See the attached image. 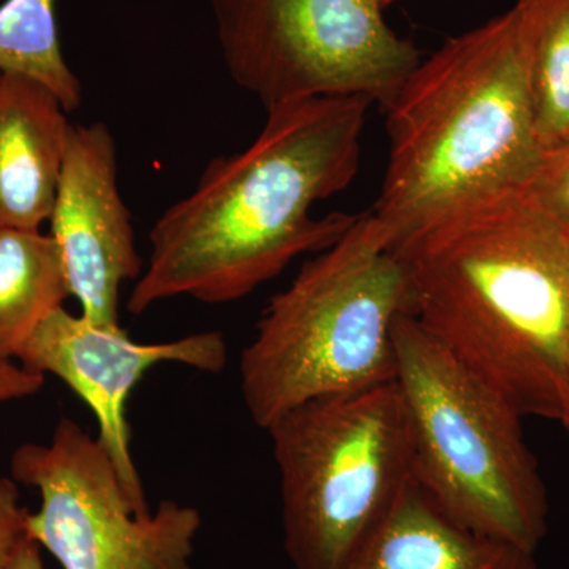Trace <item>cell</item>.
<instances>
[{"mask_svg": "<svg viewBox=\"0 0 569 569\" xmlns=\"http://www.w3.org/2000/svg\"><path fill=\"white\" fill-rule=\"evenodd\" d=\"M10 477L39 490L26 531L63 569H193L200 511L164 500L138 518L107 449L73 419H59L50 445L14 449Z\"/></svg>", "mask_w": 569, "mask_h": 569, "instance_id": "cell-8", "label": "cell"}, {"mask_svg": "<svg viewBox=\"0 0 569 569\" xmlns=\"http://www.w3.org/2000/svg\"><path fill=\"white\" fill-rule=\"evenodd\" d=\"M538 10L539 0H516L445 41L385 104L388 167L370 216L392 250L456 213L522 194L537 174Z\"/></svg>", "mask_w": 569, "mask_h": 569, "instance_id": "cell-3", "label": "cell"}, {"mask_svg": "<svg viewBox=\"0 0 569 569\" xmlns=\"http://www.w3.org/2000/svg\"><path fill=\"white\" fill-rule=\"evenodd\" d=\"M7 569H44L40 546L31 538L26 539Z\"/></svg>", "mask_w": 569, "mask_h": 569, "instance_id": "cell-19", "label": "cell"}, {"mask_svg": "<svg viewBox=\"0 0 569 569\" xmlns=\"http://www.w3.org/2000/svg\"><path fill=\"white\" fill-rule=\"evenodd\" d=\"M403 312L406 269L370 212L361 213L261 313L239 361L249 417L266 430L309 400L395 381Z\"/></svg>", "mask_w": 569, "mask_h": 569, "instance_id": "cell-4", "label": "cell"}, {"mask_svg": "<svg viewBox=\"0 0 569 569\" xmlns=\"http://www.w3.org/2000/svg\"><path fill=\"white\" fill-rule=\"evenodd\" d=\"M559 422L563 425L565 429L569 432V361H568V380L567 391H565L563 407H561V415Z\"/></svg>", "mask_w": 569, "mask_h": 569, "instance_id": "cell-20", "label": "cell"}, {"mask_svg": "<svg viewBox=\"0 0 569 569\" xmlns=\"http://www.w3.org/2000/svg\"><path fill=\"white\" fill-rule=\"evenodd\" d=\"M231 80L266 111L318 97L385 107L422 61L380 0H211Z\"/></svg>", "mask_w": 569, "mask_h": 569, "instance_id": "cell-7", "label": "cell"}, {"mask_svg": "<svg viewBox=\"0 0 569 569\" xmlns=\"http://www.w3.org/2000/svg\"><path fill=\"white\" fill-rule=\"evenodd\" d=\"M17 361L44 377H58L91 408L99 425L97 438L114 463L127 500L138 518H148L152 512L130 451L129 397L149 370L164 362L222 372L228 346L219 331L163 343L134 342L119 325L92 323L61 307L33 332Z\"/></svg>", "mask_w": 569, "mask_h": 569, "instance_id": "cell-9", "label": "cell"}, {"mask_svg": "<svg viewBox=\"0 0 569 569\" xmlns=\"http://www.w3.org/2000/svg\"><path fill=\"white\" fill-rule=\"evenodd\" d=\"M392 2H396V0H380L381 7H383V9H387V7L391 6Z\"/></svg>", "mask_w": 569, "mask_h": 569, "instance_id": "cell-21", "label": "cell"}, {"mask_svg": "<svg viewBox=\"0 0 569 569\" xmlns=\"http://www.w3.org/2000/svg\"><path fill=\"white\" fill-rule=\"evenodd\" d=\"M70 298L51 234L0 230V358L14 359L39 326Z\"/></svg>", "mask_w": 569, "mask_h": 569, "instance_id": "cell-13", "label": "cell"}, {"mask_svg": "<svg viewBox=\"0 0 569 569\" xmlns=\"http://www.w3.org/2000/svg\"><path fill=\"white\" fill-rule=\"evenodd\" d=\"M50 223L81 316L118 326L121 284L140 279L144 268L119 192L118 149L104 123H71Z\"/></svg>", "mask_w": 569, "mask_h": 569, "instance_id": "cell-10", "label": "cell"}, {"mask_svg": "<svg viewBox=\"0 0 569 569\" xmlns=\"http://www.w3.org/2000/svg\"><path fill=\"white\" fill-rule=\"evenodd\" d=\"M346 569H538L535 553L448 518L417 479Z\"/></svg>", "mask_w": 569, "mask_h": 569, "instance_id": "cell-12", "label": "cell"}, {"mask_svg": "<svg viewBox=\"0 0 569 569\" xmlns=\"http://www.w3.org/2000/svg\"><path fill=\"white\" fill-rule=\"evenodd\" d=\"M530 86L542 151L563 148L569 144V0H539Z\"/></svg>", "mask_w": 569, "mask_h": 569, "instance_id": "cell-15", "label": "cell"}, {"mask_svg": "<svg viewBox=\"0 0 569 569\" xmlns=\"http://www.w3.org/2000/svg\"><path fill=\"white\" fill-rule=\"evenodd\" d=\"M395 348L418 485L466 529L537 552L548 489L522 417L410 312L397 317Z\"/></svg>", "mask_w": 569, "mask_h": 569, "instance_id": "cell-5", "label": "cell"}, {"mask_svg": "<svg viewBox=\"0 0 569 569\" xmlns=\"http://www.w3.org/2000/svg\"><path fill=\"white\" fill-rule=\"evenodd\" d=\"M522 197L569 224V144L545 153Z\"/></svg>", "mask_w": 569, "mask_h": 569, "instance_id": "cell-16", "label": "cell"}, {"mask_svg": "<svg viewBox=\"0 0 569 569\" xmlns=\"http://www.w3.org/2000/svg\"><path fill=\"white\" fill-rule=\"evenodd\" d=\"M370 107L366 97H318L266 111L257 140L213 159L153 223L129 312L182 296L228 305L336 244L361 213L316 217L312 206L353 182Z\"/></svg>", "mask_w": 569, "mask_h": 569, "instance_id": "cell-1", "label": "cell"}, {"mask_svg": "<svg viewBox=\"0 0 569 569\" xmlns=\"http://www.w3.org/2000/svg\"><path fill=\"white\" fill-rule=\"evenodd\" d=\"M395 252L418 323L520 417L559 421L569 224L515 194L448 217Z\"/></svg>", "mask_w": 569, "mask_h": 569, "instance_id": "cell-2", "label": "cell"}, {"mask_svg": "<svg viewBox=\"0 0 569 569\" xmlns=\"http://www.w3.org/2000/svg\"><path fill=\"white\" fill-rule=\"evenodd\" d=\"M71 123L40 82L0 73V230L50 222Z\"/></svg>", "mask_w": 569, "mask_h": 569, "instance_id": "cell-11", "label": "cell"}, {"mask_svg": "<svg viewBox=\"0 0 569 569\" xmlns=\"http://www.w3.org/2000/svg\"><path fill=\"white\" fill-rule=\"evenodd\" d=\"M0 73L40 82L67 112L80 107L81 82L62 54L56 0H7L0 6Z\"/></svg>", "mask_w": 569, "mask_h": 569, "instance_id": "cell-14", "label": "cell"}, {"mask_svg": "<svg viewBox=\"0 0 569 569\" xmlns=\"http://www.w3.org/2000/svg\"><path fill=\"white\" fill-rule=\"evenodd\" d=\"M29 509L20 505V489L13 478H0V569H7L17 550L28 539Z\"/></svg>", "mask_w": 569, "mask_h": 569, "instance_id": "cell-17", "label": "cell"}, {"mask_svg": "<svg viewBox=\"0 0 569 569\" xmlns=\"http://www.w3.org/2000/svg\"><path fill=\"white\" fill-rule=\"evenodd\" d=\"M47 377L26 369L14 359L0 358V403L39 395Z\"/></svg>", "mask_w": 569, "mask_h": 569, "instance_id": "cell-18", "label": "cell"}, {"mask_svg": "<svg viewBox=\"0 0 569 569\" xmlns=\"http://www.w3.org/2000/svg\"><path fill=\"white\" fill-rule=\"evenodd\" d=\"M266 432L288 559L295 569H346L417 479L396 380L309 400Z\"/></svg>", "mask_w": 569, "mask_h": 569, "instance_id": "cell-6", "label": "cell"}]
</instances>
